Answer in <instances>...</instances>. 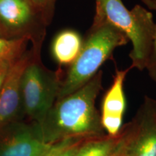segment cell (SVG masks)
Listing matches in <instances>:
<instances>
[{
    "label": "cell",
    "instance_id": "cell-9",
    "mask_svg": "<svg viewBox=\"0 0 156 156\" xmlns=\"http://www.w3.org/2000/svg\"><path fill=\"white\" fill-rule=\"evenodd\" d=\"M132 69V66L125 69H116L112 85L103 95L101 122L105 133L108 135H117L123 126L126 106L124 85L126 75Z\"/></svg>",
    "mask_w": 156,
    "mask_h": 156
},
{
    "label": "cell",
    "instance_id": "cell-13",
    "mask_svg": "<svg viewBox=\"0 0 156 156\" xmlns=\"http://www.w3.org/2000/svg\"><path fill=\"white\" fill-rule=\"evenodd\" d=\"M88 139L90 138L69 137L59 140L52 144L43 156H74L83 142Z\"/></svg>",
    "mask_w": 156,
    "mask_h": 156
},
{
    "label": "cell",
    "instance_id": "cell-7",
    "mask_svg": "<svg viewBox=\"0 0 156 156\" xmlns=\"http://www.w3.org/2000/svg\"><path fill=\"white\" fill-rule=\"evenodd\" d=\"M34 48L25 51L11 64L0 90V134L11 124L16 122L22 109L21 80L29 62L34 56Z\"/></svg>",
    "mask_w": 156,
    "mask_h": 156
},
{
    "label": "cell",
    "instance_id": "cell-10",
    "mask_svg": "<svg viewBox=\"0 0 156 156\" xmlns=\"http://www.w3.org/2000/svg\"><path fill=\"white\" fill-rule=\"evenodd\" d=\"M83 41L80 35L75 30H62L52 42V56L60 65H71L80 52Z\"/></svg>",
    "mask_w": 156,
    "mask_h": 156
},
{
    "label": "cell",
    "instance_id": "cell-1",
    "mask_svg": "<svg viewBox=\"0 0 156 156\" xmlns=\"http://www.w3.org/2000/svg\"><path fill=\"white\" fill-rule=\"evenodd\" d=\"M103 72L71 94L58 98L39 124H34L45 142L54 144L69 137L93 138L105 133L95 102L103 88Z\"/></svg>",
    "mask_w": 156,
    "mask_h": 156
},
{
    "label": "cell",
    "instance_id": "cell-8",
    "mask_svg": "<svg viewBox=\"0 0 156 156\" xmlns=\"http://www.w3.org/2000/svg\"><path fill=\"white\" fill-rule=\"evenodd\" d=\"M0 156H43L51 147L41 137L34 124L15 122L0 134Z\"/></svg>",
    "mask_w": 156,
    "mask_h": 156
},
{
    "label": "cell",
    "instance_id": "cell-17",
    "mask_svg": "<svg viewBox=\"0 0 156 156\" xmlns=\"http://www.w3.org/2000/svg\"><path fill=\"white\" fill-rule=\"evenodd\" d=\"M142 2L149 9L156 11V0H142Z\"/></svg>",
    "mask_w": 156,
    "mask_h": 156
},
{
    "label": "cell",
    "instance_id": "cell-6",
    "mask_svg": "<svg viewBox=\"0 0 156 156\" xmlns=\"http://www.w3.org/2000/svg\"><path fill=\"white\" fill-rule=\"evenodd\" d=\"M0 22L30 36L35 47L41 46L46 24L29 0H0Z\"/></svg>",
    "mask_w": 156,
    "mask_h": 156
},
{
    "label": "cell",
    "instance_id": "cell-14",
    "mask_svg": "<svg viewBox=\"0 0 156 156\" xmlns=\"http://www.w3.org/2000/svg\"><path fill=\"white\" fill-rule=\"evenodd\" d=\"M46 25L50 22L54 12L56 0H29Z\"/></svg>",
    "mask_w": 156,
    "mask_h": 156
},
{
    "label": "cell",
    "instance_id": "cell-15",
    "mask_svg": "<svg viewBox=\"0 0 156 156\" xmlns=\"http://www.w3.org/2000/svg\"><path fill=\"white\" fill-rule=\"evenodd\" d=\"M145 69H147L150 77L156 83V23L151 53L146 64Z\"/></svg>",
    "mask_w": 156,
    "mask_h": 156
},
{
    "label": "cell",
    "instance_id": "cell-18",
    "mask_svg": "<svg viewBox=\"0 0 156 156\" xmlns=\"http://www.w3.org/2000/svg\"><path fill=\"white\" fill-rule=\"evenodd\" d=\"M0 155H1V139H0Z\"/></svg>",
    "mask_w": 156,
    "mask_h": 156
},
{
    "label": "cell",
    "instance_id": "cell-3",
    "mask_svg": "<svg viewBox=\"0 0 156 156\" xmlns=\"http://www.w3.org/2000/svg\"><path fill=\"white\" fill-rule=\"evenodd\" d=\"M125 35L108 23L90 27L79 55L62 80L58 98L71 94L90 80L116 48L127 44Z\"/></svg>",
    "mask_w": 156,
    "mask_h": 156
},
{
    "label": "cell",
    "instance_id": "cell-11",
    "mask_svg": "<svg viewBox=\"0 0 156 156\" xmlns=\"http://www.w3.org/2000/svg\"><path fill=\"white\" fill-rule=\"evenodd\" d=\"M119 140V134L90 138L83 142L74 156H114Z\"/></svg>",
    "mask_w": 156,
    "mask_h": 156
},
{
    "label": "cell",
    "instance_id": "cell-5",
    "mask_svg": "<svg viewBox=\"0 0 156 156\" xmlns=\"http://www.w3.org/2000/svg\"><path fill=\"white\" fill-rule=\"evenodd\" d=\"M114 156H156V100L145 95L133 119L122 126Z\"/></svg>",
    "mask_w": 156,
    "mask_h": 156
},
{
    "label": "cell",
    "instance_id": "cell-12",
    "mask_svg": "<svg viewBox=\"0 0 156 156\" xmlns=\"http://www.w3.org/2000/svg\"><path fill=\"white\" fill-rule=\"evenodd\" d=\"M28 36L7 38L0 36V62H12L25 52V48L29 41Z\"/></svg>",
    "mask_w": 156,
    "mask_h": 156
},
{
    "label": "cell",
    "instance_id": "cell-16",
    "mask_svg": "<svg viewBox=\"0 0 156 156\" xmlns=\"http://www.w3.org/2000/svg\"><path fill=\"white\" fill-rule=\"evenodd\" d=\"M12 62H0V90L2 87L4 82H5V77L8 73L9 68L10 67Z\"/></svg>",
    "mask_w": 156,
    "mask_h": 156
},
{
    "label": "cell",
    "instance_id": "cell-2",
    "mask_svg": "<svg viewBox=\"0 0 156 156\" xmlns=\"http://www.w3.org/2000/svg\"><path fill=\"white\" fill-rule=\"evenodd\" d=\"M108 23L118 29L132 42L129 53L132 67L145 69L153 44L155 23L151 12L136 5L128 9L122 0H96L91 26Z\"/></svg>",
    "mask_w": 156,
    "mask_h": 156
},
{
    "label": "cell",
    "instance_id": "cell-4",
    "mask_svg": "<svg viewBox=\"0 0 156 156\" xmlns=\"http://www.w3.org/2000/svg\"><path fill=\"white\" fill-rule=\"evenodd\" d=\"M34 53L21 80L22 109L34 124H41L58 98L62 85L60 70L51 71L40 59L41 48Z\"/></svg>",
    "mask_w": 156,
    "mask_h": 156
}]
</instances>
